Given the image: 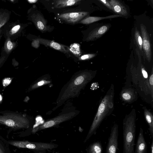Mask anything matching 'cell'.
Instances as JSON below:
<instances>
[{
	"mask_svg": "<svg viewBox=\"0 0 153 153\" xmlns=\"http://www.w3.org/2000/svg\"><path fill=\"white\" fill-rule=\"evenodd\" d=\"M140 28L143 41L142 48L148 61L150 62L152 59V52L149 35L145 25L141 24Z\"/></svg>",
	"mask_w": 153,
	"mask_h": 153,
	"instance_id": "obj_10",
	"label": "cell"
},
{
	"mask_svg": "<svg viewBox=\"0 0 153 153\" xmlns=\"http://www.w3.org/2000/svg\"><path fill=\"white\" fill-rule=\"evenodd\" d=\"M147 148L143 131L142 128H140L134 153H147Z\"/></svg>",
	"mask_w": 153,
	"mask_h": 153,
	"instance_id": "obj_14",
	"label": "cell"
},
{
	"mask_svg": "<svg viewBox=\"0 0 153 153\" xmlns=\"http://www.w3.org/2000/svg\"><path fill=\"white\" fill-rule=\"evenodd\" d=\"M144 115L148 123L149 131L152 137H153V115L152 113L149 111L146 107H143Z\"/></svg>",
	"mask_w": 153,
	"mask_h": 153,
	"instance_id": "obj_19",
	"label": "cell"
},
{
	"mask_svg": "<svg viewBox=\"0 0 153 153\" xmlns=\"http://www.w3.org/2000/svg\"><path fill=\"white\" fill-rule=\"evenodd\" d=\"M30 17L32 21L34 23L37 28L40 31H44L47 30L46 25V22L43 18L38 14H34L29 16Z\"/></svg>",
	"mask_w": 153,
	"mask_h": 153,
	"instance_id": "obj_17",
	"label": "cell"
},
{
	"mask_svg": "<svg viewBox=\"0 0 153 153\" xmlns=\"http://www.w3.org/2000/svg\"><path fill=\"white\" fill-rule=\"evenodd\" d=\"M28 2L30 3H36V2L38 1V0H27Z\"/></svg>",
	"mask_w": 153,
	"mask_h": 153,
	"instance_id": "obj_30",
	"label": "cell"
},
{
	"mask_svg": "<svg viewBox=\"0 0 153 153\" xmlns=\"http://www.w3.org/2000/svg\"><path fill=\"white\" fill-rule=\"evenodd\" d=\"M35 153H46L45 151H34Z\"/></svg>",
	"mask_w": 153,
	"mask_h": 153,
	"instance_id": "obj_33",
	"label": "cell"
},
{
	"mask_svg": "<svg viewBox=\"0 0 153 153\" xmlns=\"http://www.w3.org/2000/svg\"><path fill=\"white\" fill-rule=\"evenodd\" d=\"M26 24L22 23L19 20L8 22L2 27L3 36L5 39L10 38L12 41L22 36Z\"/></svg>",
	"mask_w": 153,
	"mask_h": 153,
	"instance_id": "obj_5",
	"label": "cell"
},
{
	"mask_svg": "<svg viewBox=\"0 0 153 153\" xmlns=\"http://www.w3.org/2000/svg\"><path fill=\"white\" fill-rule=\"evenodd\" d=\"M17 41H12L10 38L5 39L2 47L0 57V68L7 60L11 53L18 46Z\"/></svg>",
	"mask_w": 153,
	"mask_h": 153,
	"instance_id": "obj_9",
	"label": "cell"
},
{
	"mask_svg": "<svg viewBox=\"0 0 153 153\" xmlns=\"http://www.w3.org/2000/svg\"><path fill=\"white\" fill-rule=\"evenodd\" d=\"M69 51L76 56L79 57L81 54L80 45L77 43H74L70 45L69 48Z\"/></svg>",
	"mask_w": 153,
	"mask_h": 153,
	"instance_id": "obj_23",
	"label": "cell"
},
{
	"mask_svg": "<svg viewBox=\"0 0 153 153\" xmlns=\"http://www.w3.org/2000/svg\"><path fill=\"white\" fill-rule=\"evenodd\" d=\"M151 153H153V141L152 140V143L151 146Z\"/></svg>",
	"mask_w": 153,
	"mask_h": 153,
	"instance_id": "obj_32",
	"label": "cell"
},
{
	"mask_svg": "<svg viewBox=\"0 0 153 153\" xmlns=\"http://www.w3.org/2000/svg\"><path fill=\"white\" fill-rule=\"evenodd\" d=\"M2 27L0 29V41L1 39V37L3 36L2 33Z\"/></svg>",
	"mask_w": 153,
	"mask_h": 153,
	"instance_id": "obj_31",
	"label": "cell"
},
{
	"mask_svg": "<svg viewBox=\"0 0 153 153\" xmlns=\"http://www.w3.org/2000/svg\"><path fill=\"white\" fill-rule=\"evenodd\" d=\"M122 16L119 15H113L105 17L88 16L81 20L79 23L84 24H89L103 19L113 18Z\"/></svg>",
	"mask_w": 153,
	"mask_h": 153,
	"instance_id": "obj_18",
	"label": "cell"
},
{
	"mask_svg": "<svg viewBox=\"0 0 153 153\" xmlns=\"http://www.w3.org/2000/svg\"><path fill=\"white\" fill-rule=\"evenodd\" d=\"M96 71H86L81 72L72 79L57 100V105L64 102L67 99L77 95L80 91L95 76Z\"/></svg>",
	"mask_w": 153,
	"mask_h": 153,
	"instance_id": "obj_2",
	"label": "cell"
},
{
	"mask_svg": "<svg viewBox=\"0 0 153 153\" xmlns=\"http://www.w3.org/2000/svg\"><path fill=\"white\" fill-rule=\"evenodd\" d=\"M40 42L38 39L34 40L31 43L32 46L35 48H38L39 46Z\"/></svg>",
	"mask_w": 153,
	"mask_h": 153,
	"instance_id": "obj_28",
	"label": "cell"
},
{
	"mask_svg": "<svg viewBox=\"0 0 153 153\" xmlns=\"http://www.w3.org/2000/svg\"><path fill=\"white\" fill-rule=\"evenodd\" d=\"M2 99V97L0 95V101Z\"/></svg>",
	"mask_w": 153,
	"mask_h": 153,
	"instance_id": "obj_34",
	"label": "cell"
},
{
	"mask_svg": "<svg viewBox=\"0 0 153 153\" xmlns=\"http://www.w3.org/2000/svg\"><path fill=\"white\" fill-rule=\"evenodd\" d=\"M109 26L105 25L95 29L88 35L86 40L92 41L97 39L102 36L108 30Z\"/></svg>",
	"mask_w": 153,
	"mask_h": 153,
	"instance_id": "obj_16",
	"label": "cell"
},
{
	"mask_svg": "<svg viewBox=\"0 0 153 153\" xmlns=\"http://www.w3.org/2000/svg\"><path fill=\"white\" fill-rule=\"evenodd\" d=\"M114 85L112 84L101 100L89 130L84 141V143H86L93 135L96 134L97 129L103 120L112 112L114 109Z\"/></svg>",
	"mask_w": 153,
	"mask_h": 153,
	"instance_id": "obj_1",
	"label": "cell"
},
{
	"mask_svg": "<svg viewBox=\"0 0 153 153\" xmlns=\"http://www.w3.org/2000/svg\"><path fill=\"white\" fill-rule=\"evenodd\" d=\"M50 82L49 81H47L45 80H41L38 83H37L33 85H32L31 87V89H33L39 86H41L42 85L48 84Z\"/></svg>",
	"mask_w": 153,
	"mask_h": 153,
	"instance_id": "obj_26",
	"label": "cell"
},
{
	"mask_svg": "<svg viewBox=\"0 0 153 153\" xmlns=\"http://www.w3.org/2000/svg\"><path fill=\"white\" fill-rule=\"evenodd\" d=\"M40 44L46 46H48L55 50L59 51L63 53H68L69 52V48L53 40H50L43 39H38Z\"/></svg>",
	"mask_w": 153,
	"mask_h": 153,
	"instance_id": "obj_13",
	"label": "cell"
},
{
	"mask_svg": "<svg viewBox=\"0 0 153 153\" xmlns=\"http://www.w3.org/2000/svg\"><path fill=\"white\" fill-rule=\"evenodd\" d=\"M99 1L109 9L112 10V7L108 1L106 0H100Z\"/></svg>",
	"mask_w": 153,
	"mask_h": 153,
	"instance_id": "obj_27",
	"label": "cell"
},
{
	"mask_svg": "<svg viewBox=\"0 0 153 153\" xmlns=\"http://www.w3.org/2000/svg\"><path fill=\"white\" fill-rule=\"evenodd\" d=\"M0 123L14 129L28 128L30 122L24 115L14 113L7 112L0 115Z\"/></svg>",
	"mask_w": 153,
	"mask_h": 153,
	"instance_id": "obj_4",
	"label": "cell"
},
{
	"mask_svg": "<svg viewBox=\"0 0 153 153\" xmlns=\"http://www.w3.org/2000/svg\"><path fill=\"white\" fill-rule=\"evenodd\" d=\"M103 147L101 143L97 141L91 144L87 150V153H102Z\"/></svg>",
	"mask_w": 153,
	"mask_h": 153,
	"instance_id": "obj_22",
	"label": "cell"
},
{
	"mask_svg": "<svg viewBox=\"0 0 153 153\" xmlns=\"http://www.w3.org/2000/svg\"><path fill=\"white\" fill-rule=\"evenodd\" d=\"M87 12H70L62 13L58 18L68 23L74 24L88 15Z\"/></svg>",
	"mask_w": 153,
	"mask_h": 153,
	"instance_id": "obj_11",
	"label": "cell"
},
{
	"mask_svg": "<svg viewBox=\"0 0 153 153\" xmlns=\"http://www.w3.org/2000/svg\"><path fill=\"white\" fill-rule=\"evenodd\" d=\"M10 14L7 9L0 8V29L9 21Z\"/></svg>",
	"mask_w": 153,
	"mask_h": 153,
	"instance_id": "obj_20",
	"label": "cell"
},
{
	"mask_svg": "<svg viewBox=\"0 0 153 153\" xmlns=\"http://www.w3.org/2000/svg\"><path fill=\"white\" fill-rule=\"evenodd\" d=\"M76 114L75 112H71L49 119L43 123L34 128L32 130V133L34 134L43 129L54 127L62 122L71 119L76 115Z\"/></svg>",
	"mask_w": 153,
	"mask_h": 153,
	"instance_id": "obj_7",
	"label": "cell"
},
{
	"mask_svg": "<svg viewBox=\"0 0 153 153\" xmlns=\"http://www.w3.org/2000/svg\"><path fill=\"white\" fill-rule=\"evenodd\" d=\"M0 153H5L4 148L0 144Z\"/></svg>",
	"mask_w": 153,
	"mask_h": 153,
	"instance_id": "obj_29",
	"label": "cell"
},
{
	"mask_svg": "<svg viewBox=\"0 0 153 153\" xmlns=\"http://www.w3.org/2000/svg\"><path fill=\"white\" fill-rule=\"evenodd\" d=\"M134 38L137 45L140 51H141L142 48V39L139 32L137 28H136L135 31Z\"/></svg>",
	"mask_w": 153,
	"mask_h": 153,
	"instance_id": "obj_24",
	"label": "cell"
},
{
	"mask_svg": "<svg viewBox=\"0 0 153 153\" xmlns=\"http://www.w3.org/2000/svg\"><path fill=\"white\" fill-rule=\"evenodd\" d=\"M120 96L123 101L128 103L134 102L137 98V91L131 87H125L121 91Z\"/></svg>",
	"mask_w": 153,
	"mask_h": 153,
	"instance_id": "obj_12",
	"label": "cell"
},
{
	"mask_svg": "<svg viewBox=\"0 0 153 153\" xmlns=\"http://www.w3.org/2000/svg\"><path fill=\"white\" fill-rule=\"evenodd\" d=\"M96 55L95 54H87L82 55L79 57V60H84L90 59Z\"/></svg>",
	"mask_w": 153,
	"mask_h": 153,
	"instance_id": "obj_25",
	"label": "cell"
},
{
	"mask_svg": "<svg viewBox=\"0 0 153 153\" xmlns=\"http://www.w3.org/2000/svg\"><path fill=\"white\" fill-rule=\"evenodd\" d=\"M80 0H59L55 1L54 7L56 8H62L71 6L80 1Z\"/></svg>",
	"mask_w": 153,
	"mask_h": 153,
	"instance_id": "obj_21",
	"label": "cell"
},
{
	"mask_svg": "<svg viewBox=\"0 0 153 153\" xmlns=\"http://www.w3.org/2000/svg\"><path fill=\"white\" fill-rule=\"evenodd\" d=\"M118 126L114 124L112 127L106 147V153H117L118 148Z\"/></svg>",
	"mask_w": 153,
	"mask_h": 153,
	"instance_id": "obj_8",
	"label": "cell"
},
{
	"mask_svg": "<svg viewBox=\"0 0 153 153\" xmlns=\"http://www.w3.org/2000/svg\"><path fill=\"white\" fill-rule=\"evenodd\" d=\"M112 7V10L117 15L126 16L128 15L126 7L119 1L117 0H108Z\"/></svg>",
	"mask_w": 153,
	"mask_h": 153,
	"instance_id": "obj_15",
	"label": "cell"
},
{
	"mask_svg": "<svg viewBox=\"0 0 153 153\" xmlns=\"http://www.w3.org/2000/svg\"><path fill=\"white\" fill-rule=\"evenodd\" d=\"M11 145L20 148H26L33 151H45L56 148L58 145L52 143L31 142L28 141H8Z\"/></svg>",
	"mask_w": 153,
	"mask_h": 153,
	"instance_id": "obj_6",
	"label": "cell"
},
{
	"mask_svg": "<svg viewBox=\"0 0 153 153\" xmlns=\"http://www.w3.org/2000/svg\"><path fill=\"white\" fill-rule=\"evenodd\" d=\"M136 113L133 109L123 121V153H134Z\"/></svg>",
	"mask_w": 153,
	"mask_h": 153,
	"instance_id": "obj_3",
	"label": "cell"
}]
</instances>
